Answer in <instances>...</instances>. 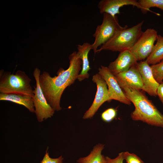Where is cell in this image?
<instances>
[{
	"label": "cell",
	"instance_id": "cell-1",
	"mask_svg": "<svg viewBox=\"0 0 163 163\" xmlns=\"http://www.w3.org/2000/svg\"><path fill=\"white\" fill-rule=\"evenodd\" d=\"M69 59V65L68 69L65 70L60 68L56 76L52 77L48 72L44 71L39 76V84L44 96L55 111L62 109L60 101L63 93L67 87L77 79L82 68V61L77 52L71 54Z\"/></svg>",
	"mask_w": 163,
	"mask_h": 163
},
{
	"label": "cell",
	"instance_id": "cell-2",
	"mask_svg": "<svg viewBox=\"0 0 163 163\" xmlns=\"http://www.w3.org/2000/svg\"><path fill=\"white\" fill-rule=\"evenodd\" d=\"M117 82L127 98L135 107V110L131 114L132 119L163 128V114L141 90L135 89L120 82Z\"/></svg>",
	"mask_w": 163,
	"mask_h": 163
},
{
	"label": "cell",
	"instance_id": "cell-3",
	"mask_svg": "<svg viewBox=\"0 0 163 163\" xmlns=\"http://www.w3.org/2000/svg\"><path fill=\"white\" fill-rule=\"evenodd\" d=\"M144 21L130 27L127 25L118 30L108 41L101 46L97 53L102 50L113 52L129 50L133 46L143 32Z\"/></svg>",
	"mask_w": 163,
	"mask_h": 163
},
{
	"label": "cell",
	"instance_id": "cell-4",
	"mask_svg": "<svg viewBox=\"0 0 163 163\" xmlns=\"http://www.w3.org/2000/svg\"><path fill=\"white\" fill-rule=\"evenodd\" d=\"M31 79L25 72L18 70L15 74L1 70L0 72V92L19 93L34 96L31 85Z\"/></svg>",
	"mask_w": 163,
	"mask_h": 163
},
{
	"label": "cell",
	"instance_id": "cell-5",
	"mask_svg": "<svg viewBox=\"0 0 163 163\" xmlns=\"http://www.w3.org/2000/svg\"><path fill=\"white\" fill-rule=\"evenodd\" d=\"M122 27L119 24L116 16L113 17L107 13H104L101 24L97 26L93 35L94 40L91 44V47L94 54L97 53L99 46L108 41L118 30Z\"/></svg>",
	"mask_w": 163,
	"mask_h": 163
},
{
	"label": "cell",
	"instance_id": "cell-6",
	"mask_svg": "<svg viewBox=\"0 0 163 163\" xmlns=\"http://www.w3.org/2000/svg\"><path fill=\"white\" fill-rule=\"evenodd\" d=\"M40 74V69L36 68L33 73L36 82V87H34V90L33 101L35 113L37 120L39 122L51 117L55 111L48 103L40 86L39 82Z\"/></svg>",
	"mask_w": 163,
	"mask_h": 163
},
{
	"label": "cell",
	"instance_id": "cell-7",
	"mask_svg": "<svg viewBox=\"0 0 163 163\" xmlns=\"http://www.w3.org/2000/svg\"><path fill=\"white\" fill-rule=\"evenodd\" d=\"M158 35L157 31L153 28H148L143 32L129 50L137 61H144L151 54Z\"/></svg>",
	"mask_w": 163,
	"mask_h": 163
},
{
	"label": "cell",
	"instance_id": "cell-8",
	"mask_svg": "<svg viewBox=\"0 0 163 163\" xmlns=\"http://www.w3.org/2000/svg\"><path fill=\"white\" fill-rule=\"evenodd\" d=\"M98 73L107 84L109 97L111 101L114 100L127 105L131 104V102L126 96L115 75L108 67L101 66L98 69Z\"/></svg>",
	"mask_w": 163,
	"mask_h": 163
},
{
	"label": "cell",
	"instance_id": "cell-9",
	"mask_svg": "<svg viewBox=\"0 0 163 163\" xmlns=\"http://www.w3.org/2000/svg\"><path fill=\"white\" fill-rule=\"evenodd\" d=\"M92 80L97 87V90L93 102L84 113L83 118L88 119L92 118L99 107L105 102L110 101L107 84L103 78L98 73L94 75Z\"/></svg>",
	"mask_w": 163,
	"mask_h": 163
},
{
	"label": "cell",
	"instance_id": "cell-10",
	"mask_svg": "<svg viewBox=\"0 0 163 163\" xmlns=\"http://www.w3.org/2000/svg\"><path fill=\"white\" fill-rule=\"evenodd\" d=\"M136 66L142 79L143 87L142 90L151 96H156L159 84L154 78L151 66L145 60L137 62Z\"/></svg>",
	"mask_w": 163,
	"mask_h": 163
},
{
	"label": "cell",
	"instance_id": "cell-11",
	"mask_svg": "<svg viewBox=\"0 0 163 163\" xmlns=\"http://www.w3.org/2000/svg\"><path fill=\"white\" fill-rule=\"evenodd\" d=\"M128 5L142 10L138 1L136 0H101L99 2L97 7L101 14L107 13L115 17L117 14L120 13V9L121 7Z\"/></svg>",
	"mask_w": 163,
	"mask_h": 163
},
{
	"label": "cell",
	"instance_id": "cell-12",
	"mask_svg": "<svg viewBox=\"0 0 163 163\" xmlns=\"http://www.w3.org/2000/svg\"><path fill=\"white\" fill-rule=\"evenodd\" d=\"M137 62L129 50H126L120 52L117 59L111 62L108 67L115 75L128 70L136 65Z\"/></svg>",
	"mask_w": 163,
	"mask_h": 163
},
{
	"label": "cell",
	"instance_id": "cell-13",
	"mask_svg": "<svg viewBox=\"0 0 163 163\" xmlns=\"http://www.w3.org/2000/svg\"><path fill=\"white\" fill-rule=\"evenodd\" d=\"M114 75L117 81L135 89L142 90L143 87L142 79L136 65L126 71Z\"/></svg>",
	"mask_w": 163,
	"mask_h": 163
},
{
	"label": "cell",
	"instance_id": "cell-14",
	"mask_svg": "<svg viewBox=\"0 0 163 163\" xmlns=\"http://www.w3.org/2000/svg\"><path fill=\"white\" fill-rule=\"evenodd\" d=\"M77 49V54L82 62L81 71L77 79L79 81H82L88 78L89 76L88 72L91 68L88 55L89 51L91 50V44L87 42L84 43L82 45L78 44Z\"/></svg>",
	"mask_w": 163,
	"mask_h": 163
},
{
	"label": "cell",
	"instance_id": "cell-15",
	"mask_svg": "<svg viewBox=\"0 0 163 163\" xmlns=\"http://www.w3.org/2000/svg\"><path fill=\"white\" fill-rule=\"evenodd\" d=\"M0 100L8 101L22 105L29 111L35 113L33 97L27 94L19 93H0Z\"/></svg>",
	"mask_w": 163,
	"mask_h": 163
},
{
	"label": "cell",
	"instance_id": "cell-16",
	"mask_svg": "<svg viewBox=\"0 0 163 163\" xmlns=\"http://www.w3.org/2000/svg\"><path fill=\"white\" fill-rule=\"evenodd\" d=\"M104 145L98 144L95 146L87 156L81 157L77 160L78 163H107L105 157L101 154Z\"/></svg>",
	"mask_w": 163,
	"mask_h": 163
},
{
	"label": "cell",
	"instance_id": "cell-17",
	"mask_svg": "<svg viewBox=\"0 0 163 163\" xmlns=\"http://www.w3.org/2000/svg\"><path fill=\"white\" fill-rule=\"evenodd\" d=\"M152 53L145 60L149 65L156 64L163 59V37L158 35Z\"/></svg>",
	"mask_w": 163,
	"mask_h": 163
},
{
	"label": "cell",
	"instance_id": "cell-18",
	"mask_svg": "<svg viewBox=\"0 0 163 163\" xmlns=\"http://www.w3.org/2000/svg\"><path fill=\"white\" fill-rule=\"evenodd\" d=\"M140 5L144 11L152 12L158 16L159 14L155 13L150 10L152 7H157L163 11V0H139L138 1Z\"/></svg>",
	"mask_w": 163,
	"mask_h": 163
},
{
	"label": "cell",
	"instance_id": "cell-19",
	"mask_svg": "<svg viewBox=\"0 0 163 163\" xmlns=\"http://www.w3.org/2000/svg\"><path fill=\"white\" fill-rule=\"evenodd\" d=\"M154 78L159 84L163 80V59L160 62L151 66Z\"/></svg>",
	"mask_w": 163,
	"mask_h": 163
},
{
	"label": "cell",
	"instance_id": "cell-20",
	"mask_svg": "<svg viewBox=\"0 0 163 163\" xmlns=\"http://www.w3.org/2000/svg\"><path fill=\"white\" fill-rule=\"evenodd\" d=\"M117 115V110L113 108H108L101 114L102 120L106 122H109L112 121L116 117Z\"/></svg>",
	"mask_w": 163,
	"mask_h": 163
},
{
	"label": "cell",
	"instance_id": "cell-21",
	"mask_svg": "<svg viewBox=\"0 0 163 163\" xmlns=\"http://www.w3.org/2000/svg\"><path fill=\"white\" fill-rule=\"evenodd\" d=\"M123 153L124 160L127 163H144L139 157L133 153L128 152Z\"/></svg>",
	"mask_w": 163,
	"mask_h": 163
},
{
	"label": "cell",
	"instance_id": "cell-22",
	"mask_svg": "<svg viewBox=\"0 0 163 163\" xmlns=\"http://www.w3.org/2000/svg\"><path fill=\"white\" fill-rule=\"evenodd\" d=\"M48 147L47 148L46 153L40 161V163H62L63 158L62 156H60L56 158H52L49 155V152H48Z\"/></svg>",
	"mask_w": 163,
	"mask_h": 163
},
{
	"label": "cell",
	"instance_id": "cell-23",
	"mask_svg": "<svg viewBox=\"0 0 163 163\" xmlns=\"http://www.w3.org/2000/svg\"><path fill=\"white\" fill-rule=\"evenodd\" d=\"M107 163H123L124 158L123 152L119 154L118 156L116 158L111 159L108 156L105 157Z\"/></svg>",
	"mask_w": 163,
	"mask_h": 163
},
{
	"label": "cell",
	"instance_id": "cell-24",
	"mask_svg": "<svg viewBox=\"0 0 163 163\" xmlns=\"http://www.w3.org/2000/svg\"><path fill=\"white\" fill-rule=\"evenodd\" d=\"M157 96L163 104V82L159 84L157 90Z\"/></svg>",
	"mask_w": 163,
	"mask_h": 163
}]
</instances>
